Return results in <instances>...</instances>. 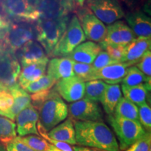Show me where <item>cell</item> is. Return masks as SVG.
<instances>
[{"label": "cell", "mask_w": 151, "mask_h": 151, "mask_svg": "<svg viewBox=\"0 0 151 151\" xmlns=\"http://www.w3.org/2000/svg\"><path fill=\"white\" fill-rule=\"evenodd\" d=\"M73 124L76 145L104 151L120 150L116 136L102 121H74Z\"/></svg>", "instance_id": "6da1fadb"}, {"label": "cell", "mask_w": 151, "mask_h": 151, "mask_svg": "<svg viewBox=\"0 0 151 151\" xmlns=\"http://www.w3.org/2000/svg\"><path fill=\"white\" fill-rule=\"evenodd\" d=\"M69 24V17L57 19L39 18L35 26L36 37L48 56L51 55Z\"/></svg>", "instance_id": "7a4b0ae2"}, {"label": "cell", "mask_w": 151, "mask_h": 151, "mask_svg": "<svg viewBox=\"0 0 151 151\" xmlns=\"http://www.w3.org/2000/svg\"><path fill=\"white\" fill-rule=\"evenodd\" d=\"M39 123L46 132L61 123L68 116V106L54 88L39 109Z\"/></svg>", "instance_id": "3957f363"}, {"label": "cell", "mask_w": 151, "mask_h": 151, "mask_svg": "<svg viewBox=\"0 0 151 151\" xmlns=\"http://www.w3.org/2000/svg\"><path fill=\"white\" fill-rule=\"evenodd\" d=\"M108 121L117 136L119 149L121 150H127L136 141L143 137L146 132L140 122L136 120L109 115Z\"/></svg>", "instance_id": "277c9868"}, {"label": "cell", "mask_w": 151, "mask_h": 151, "mask_svg": "<svg viewBox=\"0 0 151 151\" xmlns=\"http://www.w3.org/2000/svg\"><path fill=\"white\" fill-rule=\"evenodd\" d=\"M0 6L5 16L14 21L31 24L40 18L32 0H1Z\"/></svg>", "instance_id": "5b68a950"}, {"label": "cell", "mask_w": 151, "mask_h": 151, "mask_svg": "<svg viewBox=\"0 0 151 151\" xmlns=\"http://www.w3.org/2000/svg\"><path fill=\"white\" fill-rule=\"evenodd\" d=\"M86 40V36L81 28L78 18L76 15H73L50 57H67Z\"/></svg>", "instance_id": "8992f818"}, {"label": "cell", "mask_w": 151, "mask_h": 151, "mask_svg": "<svg viewBox=\"0 0 151 151\" xmlns=\"http://www.w3.org/2000/svg\"><path fill=\"white\" fill-rule=\"evenodd\" d=\"M74 12L78 18L86 39L93 42H101L106 35V27L87 6L76 8Z\"/></svg>", "instance_id": "52a82bcc"}, {"label": "cell", "mask_w": 151, "mask_h": 151, "mask_svg": "<svg viewBox=\"0 0 151 151\" xmlns=\"http://www.w3.org/2000/svg\"><path fill=\"white\" fill-rule=\"evenodd\" d=\"M86 6L103 23L109 25L124 17L119 0H86Z\"/></svg>", "instance_id": "ba28073f"}, {"label": "cell", "mask_w": 151, "mask_h": 151, "mask_svg": "<svg viewBox=\"0 0 151 151\" xmlns=\"http://www.w3.org/2000/svg\"><path fill=\"white\" fill-rule=\"evenodd\" d=\"M29 24L26 22L17 24L11 22L4 38L0 41V46L16 53L26 43L33 40L35 33Z\"/></svg>", "instance_id": "9c48e42d"}, {"label": "cell", "mask_w": 151, "mask_h": 151, "mask_svg": "<svg viewBox=\"0 0 151 151\" xmlns=\"http://www.w3.org/2000/svg\"><path fill=\"white\" fill-rule=\"evenodd\" d=\"M20 65L15 52L0 46V88L10 90L17 83Z\"/></svg>", "instance_id": "30bf717a"}, {"label": "cell", "mask_w": 151, "mask_h": 151, "mask_svg": "<svg viewBox=\"0 0 151 151\" xmlns=\"http://www.w3.org/2000/svg\"><path fill=\"white\" fill-rule=\"evenodd\" d=\"M33 3L40 18L49 20L68 16L77 7L73 0H33Z\"/></svg>", "instance_id": "8fae6325"}, {"label": "cell", "mask_w": 151, "mask_h": 151, "mask_svg": "<svg viewBox=\"0 0 151 151\" xmlns=\"http://www.w3.org/2000/svg\"><path fill=\"white\" fill-rule=\"evenodd\" d=\"M69 118L74 121H102L103 112L98 103L83 98L68 108Z\"/></svg>", "instance_id": "7c38bea8"}, {"label": "cell", "mask_w": 151, "mask_h": 151, "mask_svg": "<svg viewBox=\"0 0 151 151\" xmlns=\"http://www.w3.org/2000/svg\"><path fill=\"white\" fill-rule=\"evenodd\" d=\"M54 90L67 102L73 103L84 97L85 82L73 76L57 81Z\"/></svg>", "instance_id": "4fadbf2b"}, {"label": "cell", "mask_w": 151, "mask_h": 151, "mask_svg": "<svg viewBox=\"0 0 151 151\" xmlns=\"http://www.w3.org/2000/svg\"><path fill=\"white\" fill-rule=\"evenodd\" d=\"M135 39H137V37L131 28L123 21L118 20L114 23L109 24L106 27V37L99 45L126 46Z\"/></svg>", "instance_id": "5bb4252c"}, {"label": "cell", "mask_w": 151, "mask_h": 151, "mask_svg": "<svg viewBox=\"0 0 151 151\" xmlns=\"http://www.w3.org/2000/svg\"><path fill=\"white\" fill-rule=\"evenodd\" d=\"M39 111L32 105L28 106L17 116V133L19 137H25L32 134H39L37 130Z\"/></svg>", "instance_id": "9a60e30c"}, {"label": "cell", "mask_w": 151, "mask_h": 151, "mask_svg": "<svg viewBox=\"0 0 151 151\" xmlns=\"http://www.w3.org/2000/svg\"><path fill=\"white\" fill-rule=\"evenodd\" d=\"M126 21L137 38L151 39V17L141 11L124 14Z\"/></svg>", "instance_id": "2e32d148"}, {"label": "cell", "mask_w": 151, "mask_h": 151, "mask_svg": "<svg viewBox=\"0 0 151 151\" xmlns=\"http://www.w3.org/2000/svg\"><path fill=\"white\" fill-rule=\"evenodd\" d=\"M129 67L127 64L121 62L107 66L94 71L90 81L101 80L109 85L118 84L122 82Z\"/></svg>", "instance_id": "e0dca14e"}, {"label": "cell", "mask_w": 151, "mask_h": 151, "mask_svg": "<svg viewBox=\"0 0 151 151\" xmlns=\"http://www.w3.org/2000/svg\"><path fill=\"white\" fill-rule=\"evenodd\" d=\"M73 61L68 57L53 58L48 62L47 75L55 82L73 76Z\"/></svg>", "instance_id": "ac0fdd59"}, {"label": "cell", "mask_w": 151, "mask_h": 151, "mask_svg": "<svg viewBox=\"0 0 151 151\" xmlns=\"http://www.w3.org/2000/svg\"><path fill=\"white\" fill-rule=\"evenodd\" d=\"M150 39L143 38H137L131 43L127 45L124 48L121 63H125L131 67L136 65L147 50H148Z\"/></svg>", "instance_id": "d6986e66"}, {"label": "cell", "mask_w": 151, "mask_h": 151, "mask_svg": "<svg viewBox=\"0 0 151 151\" xmlns=\"http://www.w3.org/2000/svg\"><path fill=\"white\" fill-rule=\"evenodd\" d=\"M102 49L99 44L88 41L77 46L67 57L73 62L92 65L97 55Z\"/></svg>", "instance_id": "ffe728a7"}, {"label": "cell", "mask_w": 151, "mask_h": 151, "mask_svg": "<svg viewBox=\"0 0 151 151\" xmlns=\"http://www.w3.org/2000/svg\"><path fill=\"white\" fill-rule=\"evenodd\" d=\"M10 92L14 97V104L10 110L2 116L6 117L11 120L16 119V117L21 111L31 104V97L27 92H26L18 83L15 84L10 88Z\"/></svg>", "instance_id": "44dd1931"}, {"label": "cell", "mask_w": 151, "mask_h": 151, "mask_svg": "<svg viewBox=\"0 0 151 151\" xmlns=\"http://www.w3.org/2000/svg\"><path fill=\"white\" fill-rule=\"evenodd\" d=\"M48 59L44 49L37 41H30L21 48L20 60L23 67Z\"/></svg>", "instance_id": "7402d4cb"}, {"label": "cell", "mask_w": 151, "mask_h": 151, "mask_svg": "<svg viewBox=\"0 0 151 151\" xmlns=\"http://www.w3.org/2000/svg\"><path fill=\"white\" fill-rule=\"evenodd\" d=\"M47 136L54 140L76 146V132L73 120L68 118L49 131Z\"/></svg>", "instance_id": "603a6c76"}, {"label": "cell", "mask_w": 151, "mask_h": 151, "mask_svg": "<svg viewBox=\"0 0 151 151\" xmlns=\"http://www.w3.org/2000/svg\"><path fill=\"white\" fill-rule=\"evenodd\" d=\"M48 62V59L23 67L18 77V84L23 88L30 83L41 78L45 75Z\"/></svg>", "instance_id": "cb8c5ba5"}, {"label": "cell", "mask_w": 151, "mask_h": 151, "mask_svg": "<svg viewBox=\"0 0 151 151\" xmlns=\"http://www.w3.org/2000/svg\"><path fill=\"white\" fill-rule=\"evenodd\" d=\"M122 98L121 88L118 84H108L101 103L107 115H113L117 104Z\"/></svg>", "instance_id": "d4e9b609"}, {"label": "cell", "mask_w": 151, "mask_h": 151, "mask_svg": "<svg viewBox=\"0 0 151 151\" xmlns=\"http://www.w3.org/2000/svg\"><path fill=\"white\" fill-rule=\"evenodd\" d=\"M122 92L124 98L129 100L137 106L146 103L147 90L144 83L138 85L136 86L129 87L122 84Z\"/></svg>", "instance_id": "484cf974"}, {"label": "cell", "mask_w": 151, "mask_h": 151, "mask_svg": "<svg viewBox=\"0 0 151 151\" xmlns=\"http://www.w3.org/2000/svg\"><path fill=\"white\" fill-rule=\"evenodd\" d=\"M114 113L116 117L139 121V107L124 97L119 101Z\"/></svg>", "instance_id": "4316f807"}, {"label": "cell", "mask_w": 151, "mask_h": 151, "mask_svg": "<svg viewBox=\"0 0 151 151\" xmlns=\"http://www.w3.org/2000/svg\"><path fill=\"white\" fill-rule=\"evenodd\" d=\"M108 84L101 80L86 81L85 83V98L94 102H101Z\"/></svg>", "instance_id": "83f0119b"}, {"label": "cell", "mask_w": 151, "mask_h": 151, "mask_svg": "<svg viewBox=\"0 0 151 151\" xmlns=\"http://www.w3.org/2000/svg\"><path fill=\"white\" fill-rule=\"evenodd\" d=\"M16 125L13 120L0 116V142L5 145L16 137Z\"/></svg>", "instance_id": "f1b7e54d"}, {"label": "cell", "mask_w": 151, "mask_h": 151, "mask_svg": "<svg viewBox=\"0 0 151 151\" xmlns=\"http://www.w3.org/2000/svg\"><path fill=\"white\" fill-rule=\"evenodd\" d=\"M149 77L143 73L137 67L132 66L127 69V73L122 81V84L132 87L143 84L148 81Z\"/></svg>", "instance_id": "f546056e"}, {"label": "cell", "mask_w": 151, "mask_h": 151, "mask_svg": "<svg viewBox=\"0 0 151 151\" xmlns=\"http://www.w3.org/2000/svg\"><path fill=\"white\" fill-rule=\"evenodd\" d=\"M55 83V81L50 78L48 75H44L39 80L27 85L23 89L29 93L35 94L44 90H51Z\"/></svg>", "instance_id": "4dcf8cb0"}, {"label": "cell", "mask_w": 151, "mask_h": 151, "mask_svg": "<svg viewBox=\"0 0 151 151\" xmlns=\"http://www.w3.org/2000/svg\"><path fill=\"white\" fill-rule=\"evenodd\" d=\"M19 140L27 145L35 151H48L50 143L46 139L37 135H28L25 137H18Z\"/></svg>", "instance_id": "1f68e13d"}, {"label": "cell", "mask_w": 151, "mask_h": 151, "mask_svg": "<svg viewBox=\"0 0 151 151\" xmlns=\"http://www.w3.org/2000/svg\"><path fill=\"white\" fill-rule=\"evenodd\" d=\"M73 71L74 76L81 78L84 82H86V81H90V77L92 76L95 70L91 65L73 62Z\"/></svg>", "instance_id": "d6a6232c"}, {"label": "cell", "mask_w": 151, "mask_h": 151, "mask_svg": "<svg viewBox=\"0 0 151 151\" xmlns=\"http://www.w3.org/2000/svg\"><path fill=\"white\" fill-rule=\"evenodd\" d=\"M14 104V97L10 90L0 88V116L10 110Z\"/></svg>", "instance_id": "836d02e7"}, {"label": "cell", "mask_w": 151, "mask_h": 151, "mask_svg": "<svg viewBox=\"0 0 151 151\" xmlns=\"http://www.w3.org/2000/svg\"><path fill=\"white\" fill-rule=\"evenodd\" d=\"M139 121L147 131H151V108L147 103L139 106Z\"/></svg>", "instance_id": "e575fe53"}, {"label": "cell", "mask_w": 151, "mask_h": 151, "mask_svg": "<svg viewBox=\"0 0 151 151\" xmlns=\"http://www.w3.org/2000/svg\"><path fill=\"white\" fill-rule=\"evenodd\" d=\"M117 63H119V62L111 59V57L104 50H101L96 57L94 62H92V66L94 68V70L97 71L104 67H107V66L115 65V64Z\"/></svg>", "instance_id": "d590c367"}, {"label": "cell", "mask_w": 151, "mask_h": 151, "mask_svg": "<svg viewBox=\"0 0 151 151\" xmlns=\"http://www.w3.org/2000/svg\"><path fill=\"white\" fill-rule=\"evenodd\" d=\"M151 143V131H146L143 137L124 151H149Z\"/></svg>", "instance_id": "8d00e7d4"}, {"label": "cell", "mask_w": 151, "mask_h": 151, "mask_svg": "<svg viewBox=\"0 0 151 151\" xmlns=\"http://www.w3.org/2000/svg\"><path fill=\"white\" fill-rule=\"evenodd\" d=\"M102 50L108 53L111 59L118 62H120L124 52L125 46H115V45H104L100 46Z\"/></svg>", "instance_id": "74e56055"}, {"label": "cell", "mask_w": 151, "mask_h": 151, "mask_svg": "<svg viewBox=\"0 0 151 151\" xmlns=\"http://www.w3.org/2000/svg\"><path fill=\"white\" fill-rule=\"evenodd\" d=\"M137 67L146 76L151 77V52L147 50L141 60L136 64Z\"/></svg>", "instance_id": "f35d334b"}, {"label": "cell", "mask_w": 151, "mask_h": 151, "mask_svg": "<svg viewBox=\"0 0 151 151\" xmlns=\"http://www.w3.org/2000/svg\"><path fill=\"white\" fill-rule=\"evenodd\" d=\"M4 146L6 151H35L19 140L18 137L6 143Z\"/></svg>", "instance_id": "ab89813d"}, {"label": "cell", "mask_w": 151, "mask_h": 151, "mask_svg": "<svg viewBox=\"0 0 151 151\" xmlns=\"http://www.w3.org/2000/svg\"><path fill=\"white\" fill-rule=\"evenodd\" d=\"M11 24L10 19L0 13V41L4 38Z\"/></svg>", "instance_id": "60d3db41"}, {"label": "cell", "mask_w": 151, "mask_h": 151, "mask_svg": "<svg viewBox=\"0 0 151 151\" xmlns=\"http://www.w3.org/2000/svg\"><path fill=\"white\" fill-rule=\"evenodd\" d=\"M142 0H119L120 2H122L124 5L127 6L128 8L134 9L141 2Z\"/></svg>", "instance_id": "b9f144b4"}, {"label": "cell", "mask_w": 151, "mask_h": 151, "mask_svg": "<svg viewBox=\"0 0 151 151\" xmlns=\"http://www.w3.org/2000/svg\"><path fill=\"white\" fill-rule=\"evenodd\" d=\"M73 151H104L99 150L97 148H88V147H84V146H73L72 147Z\"/></svg>", "instance_id": "7bdbcfd3"}, {"label": "cell", "mask_w": 151, "mask_h": 151, "mask_svg": "<svg viewBox=\"0 0 151 151\" xmlns=\"http://www.w3.org/2000/svg\"><path fill=\"white\" fill-rule=\"evenodd\" d=\"M143 9L148 16L151 17V0H146L143 6Z\"/></svg>", "instance_id": "ee69618b"}, {"label": "cell", "mask_w": 151, "mask_h": 151, "mask_svg": "<svg viewBox=\"0 0 151 151\" xmlns=\"http://www.w3.org/2000/svg\"><path fill=\"white\" fill-rule=\"evenodd\" d=\"M146 101V103L148 104V105L151 108V90H148V92H147Z\"/></svg>", "instance_id": "f6af8a7d"}, {"label": "cell", "mask_w": 151, "mask_h": 151, "mask_svg": "<svg viewBox=\"0 0 151 151\" xmlns=\"http://www.w3.org/2000/svg\"><path fill=\"white\" fill-rule=\"evenodd\" d=\"M73 1H74L76 6L81 7V6H83L85 1H86V0H73Z\"/></svg>", "instance_id": "bcb514c9"}, {"label": "cell", "mask_w": 151, "mask_h": 151, "mask_svg": "<svg viewBox=\"0 0 151 151\" xmlns=\"http://www.w3.org/2000/svg\"><path fill=\"white\" fill-rule=\"evenodd\" d=\"M145 86H146L147 90H151V77L148 78V81H147L146 83H144Z\"/></svg>", "instance_id": "7dc6e473"}, {"label": "cell", "mask_w": 151, "mask_h": 151, "mask_svg": "<svg viewBox=\"0 0 151 151\" xmlns=\"http://www.w3.org/2000/svg\"><path fill=\"white\" fill-rule=\"evenodd\" d=\"M48 151H62V150H60V149H58V148H57L56 147H55L54 146H52V145L50 144V148H49Z\"/></svg>", "instance_id": "c3c4849f"}, {"label": "cell", "mask_w": 151, "mask_h": 151, "mask_svg": "<svg viewBox=\"0 0 151 151\" xmlns=\"http://www.w3.org/2000/svg\"><path fill=\"white\" fill-rule=\"evenodd\" d=\"M0 151H6V148H4V146H3L2 143H0Z\"/></svg>", "instance_id": "681fc988"}, {"label": "cell", "mask_w": 151, "mask_h": 151, "mask_svg": "<svg viewBox=\"0 0 151 151\" xmlns=\"http://www.w3.org/2000/svg\"><path fill=\"white\" fill-rule=\"evenodd\" d=\"M148 50H150L151 52V39H150V43H149V48H148Z\"/></svg>", "instance_id": "f907efd6"}, {"label": "cell", "mask_w": 151, "mask_h": 151, "mask_svg": "<svg viewBox=\"0 0 151 151\" xmlns=\"http://www.w3.org/2000/svg\"><path fill=\"white\" fill-rule=\"evenodd\" d=\"M149 151H151V143H150V148H149Z\"/></svg>", "instance_id": "816d5d0a"}]
</instances>
